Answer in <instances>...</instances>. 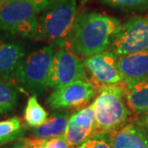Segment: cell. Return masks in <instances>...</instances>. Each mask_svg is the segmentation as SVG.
<instances>
[{
  "label": "cell",
  "mask_w": 148,
  "mask_h": 148,
  "mask_svg": "<svg viewBox=\"0 0 148 148\" xmlns=\"http://www.w3.org/2000/svg\"><path fill=\"white\" fill-rule=\"evenodd\" d=\"M122 23L115 17L90 12L78 14L70 37V49L86 58L106 51Z\"/></svg>",
  "instance_id": "obj_1"
},
{
  "label": "cell",
  "mask_w": 148,
  "mask_h": 148,
  "mask_svg": "<svg viewBox=\"0 0 148 148\" xmlns=\"http://www.w3.org/2000/svg\"><path fill=\"white\" fill-rule=\"evenodd\" d=\"M77 16V0H58L40 13L35 40L70 49L69 40Z\"/></svg>",
  "instance_id": "obj_2"
},
{
  "label": "cell",
  "mask_w": 148,
  "mask_h": 148,
  "mask_svg": "<svg viewBox=\"0 0 148 148\" xmlns=\"http://www.w3.org/2000/svg\"><path fill=\"white\" fill-rule=\"evenodd\" d=\"M98 90L100 93L93 103L95 135L110 133L121 128L130 115L122 83L103 86Z\"/></svg>",
  "instance_id": "obj_3"
},
{
  "label": "cell",
  "mask_w": 148,
  "mask_h": 148,
  "mask_svg": "<svg viewBox=\"0 0 148 148\" xmlns=\"http://www.w3.org/2000/svg\"><path fill=\"white\" fill-rule=\"evenodd\" d=\"M54 48L49 44L27 53L17 67L14 81L28 93L41 95L48 88Z\"/></svg>",
  "instance_id": "obj_4"
},
{
  "label": "cell",
  "mask_w": 148,
  "mask_h": 148,
  "mask_svg": "<svg viewBox=\"0 0 148 148\" xmlns=\"http://www.w3.org/2000/svg\"><path fill=\"white\" fill-rule=\"evenodd\" d=\"M38 14L30 0H4L0 7V31L35 40L39 26Z\"/></svg>",
  "instance_id": "obj_5"
},
{
  "label": "cell",
  "mask_w": 148,
  "mask_h": 148,
  "mask_svg": "<svg viewBox=\"0 0 148 148\" xmlns=\"http://www.w3.org/2000/svg\"><path fill=\"white\" fill-rule=\"evenodd\" d=\"M148 49V16H136L122 24L113 37L110 50L118 56Z\"/></svg>",
  "instance_id": "obj_6"
},
{
  "label": "cell",
  "mask_w": 148,
  "mask_h": 148,
  "mask_svg": "<svg viewBox=\"0 0 148 148\" xmlns=\"http://www.w3.org/2000/svg\"><path fill=\"white\" fill-rule=\"evenodd\" d=\"M86 77L84 61L80 56L69 49L58 48L53 53L48 87L55 90Z\"/></svg>",
  "instance_id": "obj_7"
},
{
  "label": "cell",
  "mask_w": 148,
  "mask_h": 148,
  "mask_svg": "<svg viewBox=\"0 0 148 148\" xmlns=\"http://www.w3.org/2000/svg\"><path fill=\"white\" fill-rule=\"evenodd\" d=\"M97 86L89 80H78L55 89L47 99L52 110L77 108L90 102L97 92Z\"/></svg>",
  "instance_id": "obj_8"
},
{
  "label": "cell",
  "mask_w": 148,
  "mask_h": 148,
  "mask_svg": "<svg viewBox=\"0 0 148 148\" xmlns=\"http://www.w3.org/2000/svg\"><path fill=\"white\" fill-rule=\"evenodd\" d=\"M118 58L111 50L95 54L84 60L86 70L93 79V83L99 89L103 86L121 84L123 82L118 67Z\"/></svg>",
  "instance_id": "obj_9"
},
{
  "label": "cell",
  "mask_w": 148,
  "mask_h": 148,
  "mask_svg": "<svg viewBox=\"0 0 148 148\" xmlns=\"http://www.w3.org/2000/svg\"><path fill=\"white\" fill-rule=\"evenodd\" d=\"M27 55L20 37L0 31V78L14 81V74Z\"/></svg>",
  "instance_id": "obj_10"
},
{
  "label": "cell",
  "mask_w": 148,
  "mask_h": 148,
  "mask_svg": "<svg viewBox=\"0 0 148 148\" xmlns=\"http://www.w3.org/2000/svg\"><path fill=\"white\" fill-rule=\"evenodd\" d=\"M95 109L92 104L70 116L64 138L69 147L74 148L95 136Z\"/></svg>",
  "instance_id": "obj_11"
},
{
  "label": "cell",
  "mask_w": 148,
  "mask_h": 148,
  "mask_svg": "<svg viewBox=\"0 0 148 148\" xmlns=\"http://www.w3.org/2000/svg\"><path fill=\"white\" fill-rule=\"evenodd\" d=\"M108 134L111 148H148V134L134 123Z\"/></svg>",
  "instance_id": "obj_12"
},
{
  "label": "cell",
  "mask_w": 148,
  "mask_h": 148,
  "mask_svg": "<svg viewBox=\"0 0 148 148\" xmlns=\"http://www.w3.org/2000/svg\"><path fill=\"white\" fill-rule=\"evenodd\" d=\"M118 67L123 82L148 77V49L119 56Z\"/></svg>",
  "instance_id": "obj_13"
},
{
  "label": "cell",
  "mask_w": 148,
  "mask_h": 148,
  "mask_svg": "<svg viewBox=\"0 0 148 148\" xmlns=\"http://www.w3.org/2000/svg\"><path fill=\"white\" fill-rule=\"evenodd\" d=\"M122 84L126 102L132 110L138 113L148 112V77Z\"/></svg>",
  "instance_id": "obj_14"
},
{
  "label": "cell",
  "mask_w": 148,
  "mask_h": 148,
  "mask_svg": "<svg viewBox=\"0 0 148 148\" xmlns=\"http://www.w3.org/2000/svg\"><path fill=\"white\" fill-rule=\"evenodd\" d=\"M67 114H55L40 126L33 127L32 134L34 138L49 140L64 136L69 120Z\"/></svg>",
  "instance_id": "obj_15"
},
{
  "label": "cell",
  "mask_w": 148,
  "mask_h": 148,
  "mask_svg": "<svg viewBox=\"0 0 148 148\" xmlns=\"http://www.w3.org/2000/svg\"><path fill=\"white\" fill-rule=\"evenodd\" d=\"M48 119L47 112L38 102L37 95H31L24 110V119L26 123L29 127H36L45 123Z\"/></svg>",
  "instance_id": "obj_16"
},
{
  "label": "cell",
  "mask_w": 148,
  "mask_h": 148,
  "mask_svg": "<svg viewBox=\"0 0 148 148\" xmlns=\"http://www.w3.org/2000/svg\"><path fill=\"white\" fill-rule=\"evenodd\" d=\"M18 92L13 82L0 78V114L10 112L16 106Z\"/></svg>",
  "instance_id": "obj_17"
},
{
  "label": "cell",
  "mask_w": 148,
  "mask_h": 148,
  "mask_svg": "<svg viewBox=\"0 0 148 148\" xmlns=\"http://www.w3.org/2000/svg\"><path fill=\"white\" fill-rule=\"evenodd\" d=\"M105 5L123 10H140L148 7V0H101Z\"/></svg>",
  "instance_id": "obj_18"
},
{
  "label": "cell",
  "mask_w": 148,
  "mask_h": 148,
  "mask_svg": "<svg viewBox=\"0 0 148 148\" xmlns=\"http://www.w3.org/2000/svg\"><path fill=\"white\" fill-rule=\"evenodd\" d=\"M25 132L21 128V122L17 117L0 122V138H8Z\"/></svg>",
  "instance_id": "obj_19"
},
{
  "label": "cell",
  "mask_w": 148,
  "mask_h": 148,
  "mask_svg": "<svg viewBox=\"0 0 148 148\" xmlns=\"http://www.w3.org/2000/svg\"><path fill=\"white\" fill-rule=\"evenodd\" d=\"M74 148H111L109 134H97Z\"/></svg>",
  "instance_id": "obj_20"
},
{
  "label": "cell",
  "mask_w": 148,
  "mask_h": 148,
  "mask_svg": "<svg viewBox=\"0 0 148 148\" xmlns=\"http://www.w3.org/2000/svg\"><path fill=\"white\" fill-rule=\"evenodd\" d=\"M43 148H71L64 136L47 140Z\"/></svg>",
  "instance_id": "obj_21"
},
{
  "label": "cell",
  "mask_w": 148,
  "mask_h": 148,
  "mask_svg": "<svg viewBox=\"0 0 148 148\" xmlns=\"http://www.w3.org/2000/svg\"><path fill=\"white\" fill-rule=\"evenodd\" d=\"M24 148H43L47 140L37 138L21 139Z\"/></svg>",
  "instance_id": "obj_22"
},
{
  "label": "cell",
  "mask_w": 148,
  "mask_h": 148,
  "mask_svg": "<svg viewBox=\"0 0 148 148\" xmlns=\"http://www.w3.org/2000/svg\"><path fill=\"white\" fill-rule=\"evenodd\" d=\"M30 1L36 7L37 12L40 14L45 9H47L48 8L54 4L56 2H58V0H30Z\"/></svg>",
  "instance_id": "obj_23"
},
{
  "label": "cell",
  "mask_w": 148,
  "mask_h": 148,
  "mask_svg": "<svg viewBox=\"0 0 148 148\" xmlns=\"http://www.w3.org/2000/svg\"><path fill=\"white\" fill-rule=\"evenodd\" d=\"M25 132H22L21 133H18L16 135H14V136H12V137H8V138H0V147L5 145V144H8V143H11V142H13V141H16V140H19L21 139L23 135H24Z\"/></svg>",
  "instance_id": "obj_24"
},
{
  "label": "cell",
  "mask_w": 148,
  "mask_h": 148,
  "mask_svg": "<svg viewBox=\"0 0 148 148\" xmlns=\"http://www.w3.org/2000/svg\"><path fill=\"white\" fill-rule=\"evenodd\" d=\"M21 139H19V141H18V142H16V143H14L13 145H12L11 147H8V148H24L23 147V144H22V143H21Z\"/></svg>",
  "instance_id": "obj_25"
},
{
  "label": "cell",
  "mask_w": 148,
  "mask_h": 148,
  "mask_svg": "<svg viewBox=\"0 0 148 148\" xmlns=\"http://www.w3.org/2000/svg\"><path fill=\"white\" fill-rule=\"evenodd\" d=\"M145 122H146V124L148 126V112L147 114V116L145 118Z\"/></svg>",
  "instance_id": "obj_26"
},
{
  "label": "cell",
  "mask_w": 148,
  "mask_h": 148,
  "mask_svg": "<svg viewBox=\"0 0 148 148\" xmlns=\"http://www.w3.org/2000/svg\"><path fill=\"white\" fill-rule=\"evenodd\" d=\"M87 1H88V0H81V2H82V3H86Z\"/></svg>",
  "instance_id": "obj_27"
},
{
  "label": "cell",
  "mask_w": 148,
  "mask_h": 148,
  "mask_svg": "<svg viewBox=\"0 0 148 148\" xmlns=\"http://www.w3.org/2000/svg\"><path fill=\"white\" fill-rule=\"evenodd\" d=\"M3 1H4V0H0V7L2 5V3H3Z\"/></svg>",
  "instance_id": "obj_28"
}]
</instances>
